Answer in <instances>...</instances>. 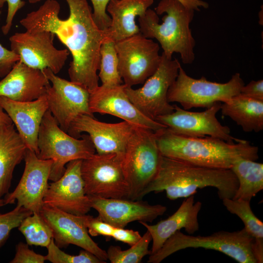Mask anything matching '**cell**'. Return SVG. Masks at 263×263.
I'll return each mask as SVG.
<instances>
[{
    "label": "cell",
    "instance_id": "6da1fadb",
    "mask_svg": "<svg viewBox=\"0 0 263 263\" xmlns=\"http://www.w3.org/2000/svg\"><path fill=\"white\" fill-rule=\"evenodd\" d=\"M65 0L70 11L66 19L59 17L60 6L56 0H46L19 23L27 31H46L56 36L72 56L70 81L91 92L99 86L100 50L107 33L95 23L87 0Z\"/></svg>",
    "mask_w": 263,
    "mask_h": 263
},
{
    "label": "cell",
    "instance_id": "7a4b0ae2",
    "mask_svg": "<svg viewBox=\"0 0 263 263\" xmlns=\"http://www.w3.org/2000/svg\"><path fill=\"white\" fill-rule=\"evenodd\" d=\"M238 180L230 169L211 168L161 156L158 172L142 193V198L151 192L165 191L171 200L194 195L198 189L215 188L221 200L233 198Z\"/></svg>",
    "mask_w": 263,
    "mask_h": 263
},
{
    "label": "cell",
    "instance_id": "3957f363",
    "mask_svg": "<svg viewBox=\"0 0 263 263\" xmlns=\"http://www.w3.org/2000/svg\"><path fill=\"white\" fill-rule=\"evenodd\" d=\"M162 156L202 167L230 169L237 160L256 161L258 147L243 140L229 143L211 136L190 137L172 132L167 128L155 132Z\"/></svg>",
    "mask_w": 263,
    "mask_h": 263
},
{
    "label": "cell",
    "instance_id": "277c9868",
    "mask_svg": "<svg viewBox=\"0 0 263 263\" xmlns=\"http://www.w3.org/2000/svg\"><path fill=\"white\" fill-rule=\"evenodd\" d=\"M194 12L177 0H161L154 10L149 8L138 17L140 33L156 39L167 57L178 53L184 64H190L195 59L196 43L190 28Z\"/></svg>",
    "mask_w": 263,
    "mask_h": 263
},
{
    "label": "cell",
    "instance_id": "5b68a950",
    "mask_svg": "<svg viewBox=\"0 0 263 263\" xmlns=\"http://www.w3.org/2000/svg\"><path fill=\"white\" fill-rule=\"evenodd\" d=\"M188 248H203L224 253L240 263H258L254 239L244 228L234 232L220 231L210 235L193 236L178 230L155 253L148 263H160L170 255Z\"/></svg>",
    "mask_w": 263,
    "mask_h": 263
},
{
    "label": "cell",
    "instance_id": "8992f818",
    "mask_svg": "<svg viewBox=\"0 0 263 263\" xmlns=\"http://www.w3.org/2000/svg\"><path fill=\"white\" fill-rule=\"evenodd\" d=\"M38 158L52 160L49 180L55 181L64 173L70 161L87 159L95 149L88 134L75 138L63 131L48 110L45 113L38 135Z\"/></svg>",
    "mask_w": 263,
    "mask_h": 263
},
{
    "label": "cell",
    "instance_id": "52a82bcc",
    "mask_svg": "<svg viewBox=\"0 0 263 263\" xmlns=\"http://www.w3.org/2000/svg\"><path fill=\"white\" fill-rule=\"evenodd\" d=\"M161 156L156 132L135 126L122 162L129 189L128 199H142L143 191L158 172Z\"/></svg>",
    "mask_w": 263,
    "mask_h": 263
},
{
    "label": "cell",
    "instance_id": "ba28073f",
    "mask_svg": "<svg viewBox=\"0 0 263 263\" xmlns=\"http://www.w3.org/2000/svg\"><path fill=\"white\" fill-rule=\"evenodd\" d=\"M244 85L239 73L233 75L224 83L207 80L204 76L200 79L188 75L181 65L177 76L168 93L169 103L177 102L184 109L209 108L217 102H226L240 94Z\"/></svg>",
    "mask_w": 263,
    "mask_h": 263
},
{
    "label": "cell",
    "instance_id": "9c48e42d",
    "mask_svg": "<svg viewBox=\"0 0 263 263\" xmlns=\"http://www.w3.org/2000/svg\"><path fill=\"white\" fill-rule=\"evenodd\" d=\"M180 66L177 59L168 58L162 52L158 68L141 87L133 89L125 85L127 95L138 110L151 119L172 113L174 107L168 100V93Z\"/></svg>",
    "mask_w": 263,
    "mask_h": 263
},
{
    "label": "cell",
    "instance_id": "30bf717a",
    "mask_svg": "<svg viewBox=\"0 0 263 263\" xmlns=\"http://www.w3.org/2000/svg\"><path fill=\"white\" fill-rule=\"evenodd\" d=\"M119 75L127 86L141 84L157 69L160 46L140 33L115 42Z\"/></svg>",
    "mask_w": 263,
    "mask_h": 263
},
{
    "label": "cell",
    "instance_id": "8fae6325",
    "mask_svg": "<svg viewBox=\"0 0 263 263\" xmlns=\"http://www.w3.org/2000/svg\"><path fill=\"white\" fill-rule=\"evenodd\" d=\"M116 154L94 153L82 160L81 173L88 195L128 199L129 189L122 164Z\"/></svg>",
    "mask_w": 263,
    "mask_h": 263
},
{
    "label": "cell",
    "instance_id": "7c38bea8",
    "mask_svg": "<svg viewBox=\"0 0 263 263\" xmlns=\"http://www.w3.org/2000/svg\"><path fill=\"white\" fill-rule=\"evenodd\" d=\"M42 71L52 84L45 94L48 110L63 131L67 132L71 124L79 115L94 116L89 108L88 90L57 76L49 69Z\"/></svg>",
    "mask_w": 263,
    "mask_h": 263
},
{
    "label": "cell",
    "instance_id": "4fadbf2b",
    "mask_svg": "<svg viewBox=\"0 0 263 263\" xmlns=\"http://www.w3.org/2000/svg\"><path fill=\"white\" fill-rule=\"evenodd\" d=\"M55 37L46 31L16 33L9 38L11 50L25 65L42 71L49 69L56 75L64 66L70 52L67 49L55 47Z\"/></svg>",
    "mask_w": 263,
    "mask_h": 263
},
{
    "label": "cell",
    "instance_id": "5bb4252c",
    "mask_svg": "<svg viewBox=\"0 0 263 263\" xmlns=\"http://www.w3.org/2000/svg\"><path fill=\"white\" fill-rule=\"evenodd\" d=\"M221 102H217L202 112H189L174 105L172 113L157 117L155 120L175 133L190 137L211 136L229 143L241 141L230 134L228 126L223 125L216 117Z\"/></svg>",
    "mask_w": 263,
    "mask_h": 263
},
{
    "label": "cell",
    "instance_id": "9a60e30c",
    "mask_svg": "<svg viewBox=\"0 0 263 263\" xmlns=\"http://www.w3.org/2000/svg\"><path fill=\"white\" fill-rule=\"evenodd\" d=\"M24 159L25 167L21 179L15 189L6 194L4 203L12 204L17 201V205L33 213H39L44 205L53 162L39 159L35 152L28 149Z\"/></svg>",
    "mask_w": 263,
    "mask_h": 263
},
{
    "label": "cell",
    "instance_id": "2e32d148",
    "mask_svg": "<svg viewBox=\"0 0 263 263\" xmlns=\"http://www.w3.org/2000/svg\"><path fill=\"white\" fill-rule=\"evenodd\" d=\"M135 126L125 121L116 123L103 122L94 116L83 114L72 122L67 133L78 138L82 132H86L96 153H114L123 160L128 141Z\"/></svg>",
    "mask_w": 263,
    "mask_h": 263
},
{
    "label": "cell",
    "instance_id": "e0dca14e",
    "mask_svg": "<svg viewBox=\"0 0 263 263\" xmlns=\"http://www.w3.org/2000/svg\"><path fill=\"white\" fill-rule=\"evenodd\" d=\"M82 161L77 159L69 162L62 176L49 184L43 199L44 205L76 215L88 213L92 207L84 190L81 173Z\"/></svg>",
    "mask_w": 263,
    "mask_h": 263
},
{
    "label": "cell",
    "instance_id": "ac0fdd59",
    "mask_svg": "<svg viewBox=\"0 0 263 263\" xmlns=\"http://www.w3.org/2000/svg\"><path fill=\"white\" fill-rule=\"evenodd\" d=\"M39 213L51 228L54 242L58 247L72 244L90 252L102 261L108 260L106 252L90 237L85 215L72 214L47 205H43Z\"/></svg>",
    "mask_w": 263,
    "mask_h": 263
},
{
    "label": "cell",
    "instance_id": "d6986e66",
    "mask_svg": "<svg viewBox=\"0 0 263 263\" xmlns=\"http://www.w3.org/2000/svg\"><path fill=\"white\" fill-rule=\"evenodd\" d=\"M125 85L112 87L98 86L90 92L91 112L117 117L135 126L158 131L165 126L143 114L130 101L125 92Z\"/></svg>",
    "mask_w": 263,
    "mask_h": 263
},
{
    "label": "cell",
    "instance_id": "ffe728a7",
    "mask_svg": "<svg viewBox=\"0 0 263 263\" xmlns=\"http://www.w3.org/2000/svg\"><path fill=\"white\" fill-rule=\"evenodd\" d=\"M88 196L92 208L98 213L97 217L115 227L124 228L134 221L152 222L167 209L166 206L151 205L142 200Z\"/></svg>",
    "mask_w": 263,
    "mask_h": 263
},
{
    "label": "cell",
    "instance_id": "44dd1931",
    "mask_svg": "<svg viewBox=\"0 0 263 263\" xmlns=\"http://www.w3.org/2000/svg\"><path fill=\"white\" fill-rule=\"evenodd\" d=\"M0 106L10 117L27 149L38 154L39 128L48 110L45 94L27 102L15 101L0 96Z\"/></svg>",
    "mask_w": 263,
    "mask_h": 263
},
{
    "label": "cell",
    "instance_id": "7402d4cb",
    "mask_svg": "<svg viewBox=\"0 0 263 263\" xmlns=\"http://www.w3.org/2000/svg\"><path fill=\"white\" fill-rule=\"evenodd\" d=\"M50 85L43 71L19 60L0 81V96L17 101H31L45 95Z\"/></svg>",
    "mask_w": 263,
    "mask_h": 263
},
{
    "label": "cell",
    "instance_id": "603a6c76",
    "mask_svg": "<svg viewBox=\"0 0 263 263\" xmlns=\"http://www.w3.org/2000/svg\"><path fill=\"white\" fill-rule=\"evenodd\" d=\"M202 206L201 202H195L192 195L186 198L178 209L166 219L153 225L139 222L150 234L152 241L150 254L157 252L171 236L182 228L189 235L198 231V215Z\"/></svg>",
    "mask_w": 263,
    "mask_h": 263
},
{
    "label": "cell",
    "instance_id": "cb8c5ba5",
    "mask_svg": "<svg viewBox=\"0 0 263 263\" xmlns=\"http://www.w3.org/2000/svg\"><path fill=\"white\" fill-rule=\"evenodd\" d=\"M153 0H110L106 11L111 19L107 36L114 42L140 33L136 19L143 15Z\"/></svg>",
    "mask_w": 263,
    "mask_h": 263
},
{
    "label": "cell",
    "instance_id": "d4e9b609",
    "mask_svg": "<svg viewBox=\"0 0 263 263\" xmlns=\"http://www.w3.org/2000/svg\"><path fill=\"white\" fill-rule=\"evenodd\" d=\"M27 149L13 123L0 128V199L8 193L14 170Z\"/></svg>",
    "mask_w": 263,
    "mask_h": 263
},
{
    "label": "cell",
    "instance_id": "484cf974",
    "mask_svg": "<svg viewBox=\"0 0 263 263\" xmlns=\"http://www.w3.org/2000/svg\"><path fill=\"white\" fill-rule=\"evenodd\" d=\"M220 110L245 132H258L263 129V101L239 94L221 103Z\"/></svg>",
    "mask_w": 263,
    "mask_h": 263
},
{
    "label": "cell",
    "instance_id": "4316f807",
    "mask_svg": "<svg viewBox=\"0 0 263 263\" xmlns=\"http://www.w3.org/2000/svg\"><path fill=\"white\" fill-rule=\"evenodd\" d=\"M230 169L235 175L238 187L233 199L250 201L263 189V164L242 158L236 161Z\"/></svg>",
    "mask_w": 263,
    "mask_h": 263
},
{
    "label": "cell",
    "instance_id": "83f0119b",
    "mask_svg": "<svg viewBox=\"0 0 263 263\" xmlns=\"http://www.w3.org/2000/svg\"><path fill=\"white\" fill-rule=\"evenodd\" d=\"M222 200L226 209L236 215L243 222L244 228L254 239V250L258 263L263 262V223L253 212L250 201L240 199Z\"/></svg>",
    "mask_w": 263,
    "mask_h": 263
},
{
    "label": "cell",
    "instance_id": "f1b7e54d",
    "mask_svg": "<svg viewBox=\"0 0 263 263\" xmlns=\"http://www.w3.org/2000/svg\"><path fill=\"white\" fill-rule=\"evenodd\" d=\"M100 59L98 76L101 85L112 87L122 84L118 70V59L115 48V42L107 37L100 50Z\"/></svg>",
    "mask_w": 263,
    "mask_h": 263
},
{
    "label": "cell",
    "instance_id": "f546056e",
    "mask_svg": "<svg viewBox=\"0 0 263 263\" xmlns=\"http://www.w3.org/2000/svg\"><path fill=\"white\" fill-rule=\"evenodd\" d=\"M29 245L47 247L53 239L51 228L39 213L25 218L18 227Z\"/></svg>",
    "mask_w": 263,
    "mask_h": 263
},
{
    "label": "cell",
    "instance_id": "4dcf8cb0",
    "mask_svg": "<svg viewBox=\"0 0 263 263\" xmlns=\"http://www.w3.org/2000/svg\"><path fill=\"white\" fill-rule=\"evenodd\" d=\"M151 241L150 232L147 230L141 239L127 250H122L120 247L111 245L108 249V260L112 263H139L147 255L150 254L149 246Z\"/></svg>",
    "mask_w": 263,
    "mask_h": 263
},
{
    "label": "cell",
    "instance_id": "1f68e13d",
    "mask_svg": "<svg viewBox=\"0 0 263 263\" xmlns=\"http://www.w3.org/2000/svg\"><path fill=\"white\" fill-rule=\"evenodd\" d=\"M47 254L46 261L53 263H104L94 254L86 250H81L77 255H72L62 251L55 243L53 239L46 247Z\"/></svg>",
    "mask_w": 263,
    "mask_h": 263
},
{
    "label": "cell",
    "instance_id": "d6a6232c",
    "mask_svg": "<svg viewBox=\"0 0 263 263\" xmlns=\"http://www.w3.org/2000/svg\"><path fill=\"white\" fill-rule=\"evenodd\" d=\"M32 214L31 211L19 205L10 211L0 213V248L7 241L12 230L18 227L25 218Z\"/></svg>",
    "mask_w": 263,
    "mask_h": 263
},
{
    "label": "cell",
    "instance_id": "836d02e7",
    "mask_svg": "<svg viewBox=\"0 0 263 263\" xmlns=\"http://www.w3.org/2000/svg\"><path fill=\"white\" fill-rule=\"evenodd\" d=\"M28 244L19 242L16 247V254L10 263H43L45 256L38 254L29 248Z\"/></svg>",
    "mask_w": 263,
    "mask_h": 263
},
{
    "label": "cell",
    "instance_id": "e575fe53",
    "mask_svg": "<svg viewBox=\"0 0 263 263\" xmlns=\"http://www.w3.org/2000/svg\"><path fill=\"white\" fill-rule=\"evenodd\" d=\"M84 221L88 233L92 236L102 235L112 237L115 227L102 221L97 217L94 218L85 214Z\"/></svg>",
    "mask_w": 263,
    "mask_h": 263
},
{
    "label": "cell",
    "instance_id": "d590c367",
    "mask_svg": "<svg viewBox=\"0 0 263 263\" xmlns=\"http://www.w3.org/2000/svg\"><path fill=\"white\" fill-rule=\"evenodd\" d=\"M93 7V16L97 26L106 31L111 22L110 16L107 12V6L110 0H91Z\"/></svg>",
    "mask_w": 263,
    "mask_h": 263
},
{
    "label": "cell",
    "instance_id": "8d00e7d4",
    "mask_svg": "<svg viewBox=\"0 0 263 263\" xmlns=\"http://www.w3.org/2000/svg\"><path fill=\"white\" fill-rule=\"evenodd\" d=\"M19 60L18 55L0 43V77H4Z\"/></svg>",
    "mask_w": 263,
    "mask_h": 263
},
{
    "label": "cell",
    "instance_id": "74e56055",
    "mask_svg": "<svg viewBox=\"0 0 263 263\" xmlns=\"http://www.w3.org/2000/svg\"><path fill=\"white\" fill-rule=\"evenodd\" d=\"M5 2L8 4L7 15L5 23L1 27L2 33L5 35L9 32L17 12L25 4V2L22 0H0V8L3 6Z\"/></svg>",
    "mask_w": 263,
    "mask_h": 263
},
{
    "label": "cell",
    "instance_id": "f35d334b",
    "mask_svg": "<svg viewBox=\"0 0 263 263\" xmlns=\"http://www.w3.org/2000/svg\"><path fill=\"white\" fill-rule=\"evenodd\" d=\"M141 237L137 231L115 227L112 236L115 240L127 244L130 246L135 244Z\"/></svg>",
    "mask_w": 263,
    "mask_h": 263
},
{
    "label": "cell",
    "instance_id": "ab89813d",
    "mask_svg": "<svg viewBox=\"0 0 263 263\" xmlns=\"http://www.w3.org/2000/svg\"><path fill=\"white\" fill-rule=\"evenodd\" d=\"M240 94L255 99L263 101V80H251L241 89Z\"/></svg>",
    "mask_w": 263,
    "mask_h": 263
},
{
    "label": "cell",
    "instance_id": "60d3db41",
    "mask_svg": "<svg viewBox=\"0 0 263 263\" xmlns=\"http://www.w3.org/2000/svg\"><path fill=\"white\" fill-rule=\"evenodd\" d=\"M186 7L194 11H200L202 9H207L208 3L205 0H177Z\"/></svg>",
    "mask_w": 263,
    "mask_h": 263
},
{
    "label": "cell",
    "instance_id": "b9f144b4",
    "mask_svg": "<svg viewBox=\"0 0 263 263\" xmlns=\"http://www.w3.org/2000/svg\"><path fill=\"white\" fill-rule=\"evenodd\" d=\"M13 123L9 115L0 106V128L7 124Z\"/></svg>",
    "mask_w": 263,
    "mask_h": 263
},
{
    "label": "cell",
    "instance_id": "7bdbcfd3",
    "mask_svg": "<svg viewBox=\"0 0 263 263\" xmlns=\"http://www.w3.org/2000/svg\"><path fill=\"white\" fill-rule=\"evenodd\" d=\"M41 0H28V1L30 3H36L39 2Z\"/></svg>",
    "mask_w": 263,
    "mask_h": 263
},
{
    "label": "cell",
    "instance_id": "ee69618b",
    "mask_svg": "<svg viewBox=\"0 0 263 263\" xmlns=\"http://www.w3.org/2000/svg\"><path fill=\"white\" fill-rule=\"evenodd\" d=\"M5 205L4 199H0V207Z\"/></svg>",
    "mask_w": 263,
    "mask_h": 263
}]
</instances>
